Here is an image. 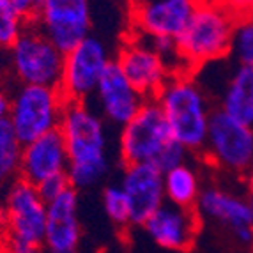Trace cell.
I'll list each match as a JSON object with an SVG mask.
<instances>
[{
  "label": "cell",
  "mask_w": 253,
  "mask_h": 253,
  "mask_svg": "<svg viewBox=\"0 0 253 253\" xmlns=\"http://www.w3.org/2000/svg\"><path fill=\"white\" fill-rule=\"evenodd\" d=\"M29 25L9 0H0V50L7 51Z\"/></svg>",
  "instance_id": "23"
},
{
  "label": "cell",
  "mask_w": 253,
  "mask_h": 253,
  "mask_svg": "<svg viewBox=\"0 0 253 253\" xmlns=\"http://www.w3.org/2000/svg\"><path fill=\"white\" fill-rule=\"evenodd\" d=\"M82 239L80 191L69 186L46 202V227L41 253H80Z\"/></svg>",
  "instance_id": "15"
},
{
  "label": "cell",
  "mask_w": 253,
  "mask_h": 253,
  "mask_svg": "<svg viewBox=\"0 0 253 253\" xmlns=\"http://www.w3.org/2000/svg\"><path fill=\"white\" fill-rule=\"evenodd\" d=\"M21 144L9 123H0V190L20 177Z\"/></svg>",
  "instance_id": "21"
},
{
  "label": "cell",
  "mask_w": 253,
  "mask_h": 253,
  "mask_svg": "<svg viewBox=\"0 0 253 253\" xmlns=\"http://www.w3.org/2000/svg\"><path fill=\"white\" fill-rule=\"evenodd\" d=\"M9 106H11V87L0 85V123L7 121Z\"/></svg>",
  "instance_id": "28"
},
{
  "label": "cell",
  "mask_w": 253,
  "mask_h": 253,
  "mask_svg": "<svg viewBox=\"0 0 253 253\" xmlns=\"http://www.w3.org/2000/svg\"><path fill=\"white\" fill-rule=\"evenodd\" d=\"M11 4L14 5L18 13L25 18L29 23H34L36 16L39 13V5H41V0H9Z\"/></svg>",
  "instance_id": "27"
},
{
  "label": "cell",
  "mask_w": 253,
  "mask_h": 253,
  "mask_svg": "<svg viewBox=\"0 0 253 253\" xmlns=\"http://www.w3.org/2000/svg\"><path fill=\"white\" fill-rule=\"evenodd\" d=\"M204 186L199 169L190 160L163 172L165 200L173 206L195 209Z\"/></svg>",
  "instance_id": "20"
},
{
  "label": "cell",
  "mask_w": 253,
  "mask_h": 253,
  "mask_svg": "<svg viewBox=\"0 0 253 253\" xmlns=\"http://www.w3.org/2000/svg\"><path fill=\"white\" fill-rule=\"evenodd\" d=\"M59 131L68 151L69 184L82 191L105 182L114 167L110 126L90 101H68Z\"/></svg>",
  "instance_id": "1"
},
{
  "label": "cell",
  "mask_w": 253,
  "mask_h": 253,
  "mask_svg": "<svg viewBox=\"0 0 253 253\" xmlns=\"http://www.w3.org/2000/svg\"><path fill=\"white\" fill-rule=\"evenodd\" d=\"M195 211L200 219L212 223L237 246L253 250V227L250 219L248 193L211 182L204 186Z\"/></svg>",
  "instance_id": "10"
},
{
  "label": "cell",
  "mask_w": 253,
  "mask_h": 253,
  "mask_svg": "<svg viewBox=\"0 0 253 253\" xmlns=\"http://www.w3.org/2000/svg\"><path fill=\"white\" fill-rule=\"evenodd\" d=\"M115 151L123 167L149 163L161 172L190 160V152L173 140L163 112L154 99H149L144 108L119 129Z\"/></svg>",
  "instance_id": "3"
},
{
  "label": "cell",
  "mask_w": 253,
  "mask_h": 253,
  "mask_svg": "<svg viewBox=\"0 0 253 253\" xmlns=\"http://www.w3.org/2000/svg\"><path fill=\"white\" fill-rule=\"evenodd\" d=\"M216 110L246 126H253V69L236 64L216 92Z\"/></svg>",
  "instance_id": "19"
},
{
  "label": "cell",
  "mask_w": 253,
  "mask_h": 253,
  "mask_svg": "<svg viewBox=\"0 0 253 253\" xmlns=\"http://www.w3.org/2000/svg\"><path fill=\"white\" fill-rule=\"evenodd\" d=\"M147 101V97L135 89V85L124 76L114 60L97 85L90 105L99 112L110 127L121 129L144 108Z\"/></svg>",
  "instance_id": "16"
},
{
  "label": "cell",
  "mask_w": 253,
  "mask_h": 253,
  "mask_svg": "<svg viewBox=\"0 0 253 253\" xmlns=\"http://www.w3.org/2000/svg\"><path fill=\"white\" fill-rule=\"evenodd\" d=\"M64 51L30 23L7 50V69L14 85L59 87Z\"/></svg>",
  "instance_id": "7"
},
{
  "label": "cell",
  "mask_w": 253,
  "mask_h": 253,
  "mask_svg": "<svg viewBox=\"0 0 253 253\" xmlns=\"http://www.w3.org/2000/svg\"><path fill=\"white\" fill-rule=\"evenodd\" d=\"M66 53L92 34L90 0H41L34 23Z\"/></svg>",
  "instance_id": "12"
},
{
  "label": "cell",
  "mask_w": 253,
  "mask_h": 253,
  "mask_svg": "<svg viewBox=\"0 0 253 253\" xmlns=\"http://www.w3.org/2000/svg\"><path fill=\"white\" fill-rule=\"evenodd\" d=\"M241 181L245 182L246 190H248L250 193H253V167L245 173V175H243V179H241Z\"/></svg>",
  "instance_id": "29"
},
{
  "label": "cell",
  "mask_w": 253,
  "mask_h": 253,
  "mask_svg": "<svg viewBox=\"0 0 253 253\" xmlns=\"http://www.w3.org/2000/svg\"><path fill=\"white\" fill-rule=\"evenodd\" d=\"M46 200L34 184L14 179L0 190V253H41Z\"/></svg>",
  "instance_id": "5"
},
{
  "label": "cell",
  "mask_w": 253,
  "mask_h": 253,
  "mask_svg": "<svg viewBox=\"0 0 253 253\" xmlns=\"http://www.w3.org/2000/svg\"><path fill=\"white\" fill-rule=\"evenodd\" d=\"M252 18H253V11H252Z\"/></svg>",
  "instance_id": "31"
},
{
  "label": "cell",
  "mask_w": 253,
  "mask_h": 253,
  "mask_svg": "<svg viewBox=\"0 0 253 253\" xmlns=\"http://www.w3.org/2000/svg\"><path fill=\"white\" fill-rule=\"evenodd\" d=\"M230 55L236 64L253 69V18L237 20Z\"/></svg>",
  "instance_id": "24"
},
{
  "label": "cell",
  "mask_w": 253,
  "mask_h": 253,
  "mask_svg": "<svg viewBox=\"0 0 253 253\" xmlns=\"http://www.w3.org/2000/svg\"><path fill=\"white\" fill-rule=\"evenodd\" d=\"M200 0H133V32L151 41L175 39L181 36Z\"/></svg>",
  "instance_id": "13"
},
{
  "label": "cell",
  "mask_w": 253,
  "mask_h": 253,
  "mask_svg": "<svg viewBox=\"0 0 253 253\" xmlns=\"http://www.w3.org/2000/svg\"><path fill=\"white\" fill-rule=\"evenodd\" d=\"M237 18L218 0H200L188 25L175 39L179 73L204 69L230 55Z\"/></svg>",
  "instance_id": "4"
},
{
  "label": "cell",
  "mask_w": 253,
  "mask_h": 253,
  "mask_svg": "<svg viewBox=\"0 0 253 253\" xmlns=\"http://www.w3.org/2000/svg\"><path fill=\"white\" fill-rule=\"evenodd\" d=\"M227 11L234 14L237 20L252 16L253 11V0H218Z\"/></svg>",
  "instance_id": "26"
},
{
  "label": "cell",
  "mask_w": 253,
  "mask_h": 253,
  "mask_svg": "<svg viewBox=\"0 0 253 253\" xmlns=\"http://www.w3.org/2000/svg\"><path fill=\"white\" fill-rule=\"evenodd\" d=\"M114 62L105 39L90 34L64 53L59 89L68 101L89 103L103 75Z\"/></svg>",
  "instance_id": "9"
},
{
  "label": "cell",
  "mask_w": 253,
  "mask_h": 253,
  "mask_svg": "<svg viewBox=\"0 0 253 253\" xmlns=\"http://www.w3.org/2000/svg\"><path fill=\"white\" fill-rule=\"evenodd\" d=\"M68 151L59 129L23 144L20 177L36 188L50 179L68 177Z\"/></svg>",
  "instance_id": "18"
},
{
  "label": "cell",
  "mask_w": 253,
  "mask_h": 253,
  "mask_svg": "<svg viewBox=\"0 0 253 253\" xmlns=\"http://www.w3.org/2000/svg\"><path fill=\"white\" fill-rule=\"evenodd\" d=\"M66 105L59 87L13 85L7 123L21 144H29L59 129Z\"/></svg>",
  "instance_id": "6"
},
{
  "label": "cell",
  "mask_w": 253,
  "mask_h": 253,
  "mask_svg": "<svg viewBox=\"0 0 253 253\" xmlns=\"http://www.w3.org/2000/svg\"><path fill=\"white\" fill-rule=\"evenodd\" d=\"M117 182L121 184L129 202L133 227H142L145 219L167 202L163 172L154 165H124Z\"/></svg>",
  "instance_id": "17"
},
{
  "label": "cell",
  "mask_w": 253,
  "mask_h": 253,
  "mask_svg": "<svg viewBox=\"0 0 253 253\" xmlns=\"http://www.w3.org/2000/svg\"><path fill=\"white\" fill-rule=\"evenodd\" d=\"M202 156L230 177L243 179L253 167V126H246L214 110Z\"/></svg>",
  "instance_id": "8"
},
{
  "label": "cell",
  "mask_w": 253,
  "mask_h": 253,
  "mask_svg": "<svg viewBox=\"0 0 253 253\" xmlns=\"http://www.w3.org/2000/svg\"><path fill=\"white\" fill-rule=\"evenodd\" d=\"M152 245L170 253H186L193 250L202 230V219L195 209L165 202L142 225Z\"/></svg>",
  "instance_id": "14"
},
{
  "label": "cell",
  "mask_w": 253,
  "mask_h": 253,
  "mask_svg": "<svg viewBox=\"0 0 253 253\" xmlns=\"http://www.w3.org/2000/svg\"><path fill=\"white\" fill-rule=\"evenodd\" d=\"M114 60L135 89L147 99H154L175 75L172 64L160 53L154 42L135 32L124 39Z\"/></svg>",
  "instance_id": "11"
},
{
  "label": "cell",
  "mask_w": 253,
  "mask_h": 253,
  "mask_svg": "<svg viewBox=\"0 0 253 253\" xmlns=\"http://www.w3.org/2000/svg\"><path fill=\"white\" fill-rule=\"evenodd\" d=\"M154 101L161 108L173 140L190 154H202L216 105L193 73H175Z\"/></svg>",
  "instance_id": "2"
},
{
  "label": "cell",
  "mask_w": 253,
  "mask_h": 253,
  "mask_svg": "<svg viewBox=\"0 0 253 253\" xmlns=\"http://www.w3.org/2000/svg\"><path fill=\"white\" fill-rule=\"evenodd\" d=\"M69 186L71 184H69L68 177H55V179H50V181H46V182H42L38 190H39V193L42 195V199L48 202V200L55 199L57 195H60L62 191L68 190Z\"/></svg>",
  "instance_id": "25"
},
{
  "label": "cell",
  "mask_w": 253,
  "mask_h": 253,
  "mask_svg": "<svg viewBox=\"0 0 253 253\" xmlns=\"http://www.w3.org/2000/svg\"><path fill=\"white\" fill-rule=\"evenodd\" d=\"M101 206L103 212L108 218V221L119 230H127L133 227L131 221L129 202L126 199V193L123 191L119 182H110L101 191Z\"/></svg>",
  "instance_id": "22"
},
{
  "label": "cell",
  "mask_w": 253,
  "mask_h": 253,
  "mask_svg": "<svg viewBox=\"0 0 253 253\" xmlns=\"http://www.w3.org/2000/svg\"><path fill=\"white\" fill-rule=\"evenodd\" d=\"M248 207H250V219H252V227H253V193L248 191Z\"/></svg>",
  "instance_id": "30"
}]
</instances>
